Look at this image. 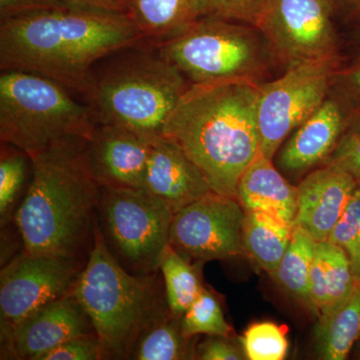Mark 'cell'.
<instances>
[{
	"instance_id": "7402d4cb",
	"label": "cell",
	"mask_w": 360,
	"mask_h": 360,
	"mask_svg": "<svg viewBox=\"0 0 360 360\" xmlns=\"http://www.w3.org/2000/svg\"><path fill=\"white\" fill-rule=\"evenodd\" d=\"M317 350L321 359L345 360L360 338V284L349 298L317 326Z\"/></svg>"
},
{
	"instance_id": "4fadbf2b",
	"label": "cell",
	"mask_w": 360,
	"mask_h": 360,
	"mask_svg": "<svg viewBox=\"0 0 360 360\" xmlns=\"http://www.w3.org/2000/svg\"><path fill=\"white\" fill-rule=\"evenodd\" d=\"M348 97L333 82L321 106L279 148L277 165L283 172L303 174L326 162L352 120Z\"/></svg>"
},
{
	"instance_id": "6da1fadb",
	"label": "cell",
	"mask_w": 360,
	"mask_h": 360,
	"mask_svg": "<svg viewBox=\"0 0 360 360\" xmlns=\"http://www.w3.org/2000/svg\"><path fill=\"white\" fill-rule=\"evenodd\" d=\"M144 41L129 13L49 9L0 20V68L37 73L82 96L98 61Z\"/></svg>"
},
{
	"instance_id": "ba28073f",
	"label": "cell",
	"mask_w": 360,
	"mask_h": 360,
	"mask_svg": "<svg viewBox=\"0 0 360 360\" xmlns=\"http://www.w3.org/2000/svg\"><path fill=\"white\" fill-rule=\"evenodd\" d=\"M98 210L104 238L135 274L160 269L174 215L165 201L143 188L103 186Z\"/></svg>"
},
{
	"instance_id": "484cf974",
	"label": "cell",
	"mask_w": 360,
	"mask_h": 360,
	"mask_svg": "<svg viewBox=\"0 0 360 360\" xmlns=\"http://www.w3.org/2000/svg\"><path fill=\"white\" fill-rule=\"evenodd\" d=\"M180 326L184 335L188 338L198 335L229 338L232 333L219 300L205 286L186 314L182 315Z\"/></svg>"
},
{
	"instance_id": "4dcf8cb0",
	"label": "cell",
	"mask_w": 360,
	"mask_h": 360,
	"mask_svg": "<svg viewBox=\"0 0 360 360\" xmlns=\"http://www.w3.org/2000/svg\"><path fill=\"white\" fill-rule=\"evenodd\" d=\"M324 165H335L360 180V117L350 120L345 134Z\"/></svg>"
},
{
	"instance_id": "ac0fdd59",
	"label": "cell",
	"mask_w": 360,
	"mask_h": 360,
	"mask_svg": "<svg viewBox=\"0 0 360 360\" xmlns=\"http://www.w3.org/2000/svg\"><path fill=\"white\" fill-rule=\"evenodd\" d=\"M236 200L245 212H264L295 226L297 186L281 174L272 160L260 153L239 179Z\"/></svg>"
},
{
	"instance_id": "f1b7e54d",
	"label": "cell",
	"mask_w": 360,
	"mask_h": 360,
	"mask_svg": "<svg viewBox=\"0 0 360 360\" xmlns=\"http://www.w3.org/2000/svg\"><path fill=\"white\" fill-rule=\"evenodd\" d=\"M30 156L20 149L2 146L0 158V213L6 215L22 189Z\"/></svg>"
},
{
	"instance_id": "836d02e7",
	"label": "cell",
	"mask_w": 360,
	"mask_h": 360,
	"mask_svg": "<svg viewBox=\"0 0 360 360\" xmlns=\"http://www.w3.org/2000/svg\"><path fill=\"white\" fill-rule=\"evenodd\" d=\"M229 338L212 336L198 347L196 356L202 360H241L245 359L243 350L227 340Z\"/></svg>"
},
{
	"instance_id": "83f0119b",
	"label": "cell",
	"mask_w": 360,
	"mask_h": 360,
	"mask_svg": "<svg viewBox=\"0 0 360 360\" xmlns=\"http://www.w3.org/2000/svg\"><path fill=\"white\" fill-rule=\"evenodd\" d=\"M328 241L340 246L347 253L355 283L360 284V187L355 189L352 200L340 221L329 234Z\"/></svg>"
},
{
	"instance_id": "d4e9b609",
	"label": "cell",
	"mask_w": 360,
	"mask_h": 360,
	"mask_svg": "<svg viewBox=\"0 0 360 360\" xmlns=\"http://www.w3.org/2000/svg\"><path fill=\"white\" fill-rule=\"evenodd\" d=\"M180 324L165 316L141 335L131 359L137 360L193 359L196 356Z\"/></svg>"
},
{
	"instance_id": "5bb4252c",
	"label": "cell",
	"mask_w": 360,
	"mask_h": 360,
	"mask_svg": "<svg viewBox=\"0 0 360 360\" xmlns=\"http://www.w3.org/2000/svg\"><path fill=\"white\" fill-rule=\"evenodd\" d=\"M150 137L118 125L96 124L87 153L99 186L143 188Z\"/></svg>"
},
{
	"instance_id": "9a60e30c",
	"label": "cell",
	"mask_w": 360,
	"mask_h": 360,
	"mask_svg": "<svg viewBox=\"0 0 360 360\" xmlns=\"http://www.w3.org/2000/svg\"><path fill=\"white\" fill-rule=\"evenodd\" d=\"M359 181L345 170L323 165L297 186L295 226L302 227L316 241H326L347 210Z\"/></svg>"
},
{
	"instance_id": "cb8c5ba5",
	"label": "cell",
	"mask_w": 360,
	"mask_h": 360,
	"mask_svg": "<svg viewBox=\"0 0 360 360\" xmlns=\"http://www.w3.org/2000/svg\"><path fill=\"white\" fill-rule=\"evenodd\" d=\"M202 264H191L170 245L163 253L160 270L165 278L168 309L174 316L181 317L186 314L202 290L198 269Z\"/></svg>"
},
{
	"instance_id": "f546056e",
	"label": "cell",
	"mask_w": 360,
	"mask_h": 360,
	"mask_svg": "<svg viewBox=\"0 0 360 360\" xmlns=\"http://www.w3.org/2000/svg\"><path fill=\"white\" fill-rule=\"evenodd\" d=\"M267 0H195L198 18H217L257 26Z\"/></svg>"
},
{
	"instance_id": "d590c367",
	"label": "cell",
	"mask_w": 360,
	"mask_h": 360,
	"mask_svg": "<svg viewBox=\"0 0 360 360\" xmlns=\"http://www.w3.org/2000/svg\"><path fill=\"white\" fill-rule=\"evenodd\" d=\"M335 82L348 94L360 96V59L345 70H341L340 66H338Z\"/></svg>"
},
{
	"instance_id": "4316f807",
	"label": "cell",
	"mask_w": 360,
	"mask_h": 360,
	"mask_svg": "<svg viewBox=\"0 0 360 360\" xmlns=\"http://www.w3.org/2000/svg\"><path fill=\"white\" fill-rule=\"evenodd\" d=\"M240 341L245 359L250 360H283L288 355L286 333L274 322L252 324Z\"/></svg>"
},
{
	"instance_id": "d6a6232c",
	"label": "cell",
	"mask_w": 360,
	"mask_h": 360,
	"mask_svg": "<svg viewBox=\"0 0 360 360\" xmlns=\"http://www.w3.org/2000/svg\"><path fill=\"white\" fill-rule=\"evenodd\" d=\"M63 7V0H0V20Z\"/></svg>"
},
{
	"instance_id": "8992f818",
	"label": "cell",
	"mask_w": 360,
	"mask_h": 360,
	"mask_svg": "<svg viewBox=\"0 0 360 360\" xmlns=\"http://www.w3.org/2000/svg\"><path fill=\"white\" fill-rule=\"evenodd\" d=\"M51 78L22 70L0 75V139L26 155L70 137L89 139L96 123L89 106Z\"/></svg>"
},
{
	"instance_id": "e575fe53",
	"label": "cell",
	"mask_w": 360,
	"mask_h": 360,
	"mask_svg": "<svg viewBox=\"0 0 360 360\" xmlns=\"http://www.w3.org/2000/svg\"><path fill=\"white\" fill-rule=\"evenodd\" d=\"M66 6L108 13H127L129 0H63Z\"/></svg>"
},
{
	"instance_id": "3957f363",
	"label": "cell",
	"mask_w": 360,
	"mask_h": 360,
	"mask_svg": "<svg viewBox=\"0 0 360 360\" xmlns=\"http://www.w3.org/2000/svg\"><path fill=\"white\" fill-rule=\"evenodd\" d=\"M87 141L70 137L28 155L32 179L15 214L26 252L77 258L94 231L101 186Z\"/></svg>"
},
{
	"instance_id": "8d00e7d4",
	"label": "cell",
	"mask_w": 360,
	"mask_h": 360,
	"mask_svg": "<svg viewBox=\"0 0 360 360\" xmlns=\"http://www.w3.org/2000/svg\"><path fill=\"white\" fill-rule=\"evenodd\" d=\"M333 7L335 14L345 16L360 13V0H326Z\"/></svg>"
},
{
	"instance_id": "2e32d148",
	"label": "cell",
	"mask_w": 360,
	"mask_h": 360,
	"mask_svg": "<svg viewBox=\"0 0 360 360\" xmlns=\"http://www.w3.org/2000/svg\"><path fill=\"white\" fill-rule=\"evenodd\" d=\"M94 333L89 315L71 292L30 315L13 328L11 338L18 356L39 360L65 341Z\"/></svg>"
},
{
	"instance_id": "7a4b0ae2",
	"label": "cell",
	"mask_w": 360,
	"mask_h": 360,
	"mask_svg": "<svg viewBox=\"0 0 360 360\" xmlns=\"http://www.w3.org/2000/svg\"><path fill=\"white\" fill-rule=\"evenodd\" d=\"M258 91L248 82L191 84L163 127L161 135L193 161L213 193L236 198L239 179L262 153Z\"/></svg>"
},
{
	"instance_id": "30bf717a",
	"label": "cell",
	"mask_w": 360,
	"mask_h": 360,
	"mask_svg": "<svg viewBox=\"0 0 360 360\" xmlns=\"http://www.w3.org/2000/svg\"><path fill=\"white\" fill-rule=\"evenodd\" d=\"M333 7L326 0H267L257 25L284 70L340 60Z\"/></svg>"
},
{
	"instance_id": "52a82bcc",
	"label": "cell",
	"mask_w": 360,
	"mask_h": 360,
	"mask_svg": "<svg viewBox=\"0 0 360 360\" xmlns=\"http://www.w3.org/2000/svg\"><path fill=\"white\" fill-rule=\"evenodd\" d=\"M158 46L193 85L262 84L277 65L257 26L222 18H198Z\"/></svg>"
},
{
	"instance_id": "ffe728a7",
	"label": "cell",
	"mask_w": 360,
	"mask_h": 360,
	"mask_svg": "<svg viewBox=\"0 0 360 360\" xmlns=\"http://www.w3.org/2000/svg\"><path fill=\"white\" fill-rule=\"evenodd\" d=\"M127 13L146 41L156 45L198 18L195 0H129Z\"/></svg>"
},
{
	"instance_id": "e0dca14e",
	"label": "cell",
	"mask_w": 360,
	"mask_h": 360,
	"mask_svg": "<svg viewBox=\"0 0 360 360\" xmlns=\"http://www.w3.org/2000/svg\"><path fill=\"white\" fill-rule=\"evenodd\" d=\"M143 189L165 201L174 212L212 191L193 161L161 134L150 137Z\"/></svg>"
},
{
	"instance_id": "277c9868",
	"label": "cell",
	"mask_w": 360,
	"mask_h": 360,
	"mask_svg": "<svg viewBox=\"0 0 360 360\" xmlns=\"http://www.w3.org/2000/svg\"><path fill=\"white\" fill-rule=\"evenodd\" d=\"M191 85L158 45L144 41L98 61L82 96L96 124L153 136L161 134Z\"/></svg>"
},
{
	"instance_id": "44dd1931",
	"label": "cell",
	"mask_w": 360,
	"mask_h": 360,
	"mask_svg": "<svg viewBox=\"0 0 360 360\" xmlns=\"http://www.w3.org/2000/svg\"><path fill=\"white\" fill-rule=\"evenodd\" d=\"M292 225L264 212H245L243 252L270 276L278 269L292 238Z\"/></svg>"
},
{
	"instance_id": "603a6c76",
	"label": "cell",
	"mask_w": 360,
	"mask_h": 360,
	"mask_svg": "<svg viewBox=\"0 0 360 360\" xmlns=\"http://www.w3.org/2000/svg\"><path fill=\"white\" fill-rule=\"evenodd\" d=\"M316 243L302 227H293L290 246L272 276L286 292L309 307L310 270Z\"/></svg>"
},
{
	"instance_id": "7c38bea8",
	"label": "cell",
	"mask_w": 360,
	"mask_h": 360,
	"mask_svg": "<svg viewBox=\"0 0 360 360\" xmlns=\"http://www.w3.org/2000/svg\"><path fill=\"white\" fill-rule=\"evenodd\" d=\"M77 258L21 253L1 270L0 309L9 330L42 309L72 292L79 277Z\"/></svg>"
},
{
	"instance_id": "5b68a950",
	"label": "cell",
	"mask_w": 360,
	"mask_h": 360,
	"mask_svg": "<svg viewBox=\"0 0 360 360\" xmlns=\"http://www.w3.org/2000/svg\"><path fill=\"white\" fill-rule=\"evenodd\" d=\"M72 292L91 321L103 359H131L141 335L167 316L158 276L125 269L96 224L89 260Z\"/></svg>"
},
{
	"instance_id": "1f68e13d",
	"label": "cell",
	"mask_w": 360,
	"mask_h": 360,
	"mask_svg": "<svg viewBox=\"0 0 360 360\" xmlns=\"http://www.w3.org/2000/svg\"><path fill=\"white\" fill-rule=\"evenodd\" d=\"M103 359L101 342L96 333L65 341L39 357V360H97Z\"/></svg>"
},
{
	"instance_id": "d6986e66",
	"label": "cell",
	"mask_w": 360,
	"mask_h": 360,
	"mask_svg": "<svg viewBox=\"0 0 360 360\" xmlns=\"http://www.w3.org/2000/svg\"><path fill=\"white\" fill-rule=\"evenodd\" d=\"M355 283L347 253L329 241H317L309 276V309L322 321L343 304Z\"/></svg>"
},
{
	"instance_id": "8fae6325",
	"label": "cell",
	"mask_w": 360,
	"mask_h": 360,
	"mask_svg": "<svg viewBox=\"0 0 360 360\" xmlns=\"http://www.w3.org/2000/svg\"><path fill=\"white\" fill-rule=\"evenodd\" d=\"M245 217L236 198L212 191L174 212L169 245L198 264L238 257L243 252Z\"/></svg>"
},
{
	"instance_id": "9c48e42d",
	"label": "cell",
	"mask_w": 360,
	"mask_h": 360,
	"mask_svg": "<svg viewBox=\"0 0 360 360\" xmlns=\"http://www.w3.org/2000/svg\"><path fill=\"white\" fill-rule=\"evenodd\" d=\"M338 66L340 60L303 63L259 84L257 122L262 155L274 160L291 134L321 106Z\"/></svg>"
}]
</instances>
